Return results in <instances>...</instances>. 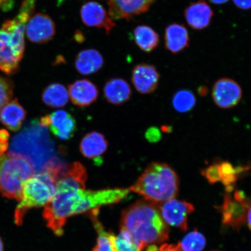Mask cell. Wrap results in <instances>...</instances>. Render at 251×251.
I'll return each mask as SVG.
<instances>
[{
    "label": "cell",
    "mask_w": 251,
    "mask_h": 251,
    "mask_svg": "<svg viewBox=\"0 0 251 251\" xmlns=\"http://www.w3.org/2000/svg\"><path fill=\"white\" fill-rule=\"evenodd\" d=\"M86 169L80 162L68 165L56 184L54 196L45 206L43 218L53 233L61 236L69 218L121 201L130 193L127 188L85 189Z\"/></svg>",
    "instance_id": "obj_1"
},
{
    "label": "cell",
    "mask_w": 251,
    "mask_h": 251,
    "mask_svg": "<svg viewBox=\"0 0 251 251\" xmlns=\"http://www.w3.org/2000/svg\"><path fill=\"white\" fill-rule=\"evenodd\" d=\"M121 228L127 230L146 247L168 240V225L165 222L158 203L138 201L122 213Z\"/></svg>",
    "instance_id": "obj_2"
},
{
    "label": "cell",
    "mask_w": 251,
    "mask_h": 251,
    "mask_svg": "<svg viewBox=\"0 0 251 251\" xmlns=\"http://www.w3.org/2000/svg\"><path fill=\"white\" fill-rule=\"evenodd\" d=\"M36 0H24L17 16L0 28V70L14 75L25 52V27L35 8Z\"/></svg>",
    "instance_id": "obj_3"
},
{
    "label": "cell",
    "mask_w": 251,
    "mask_h": 251,
    "mask_svg": "<svg viewBox=\"0 0 251 251\" xmlns=\"http://www.w3.org/2000/svg\"><path fill=\"white\" fill-rule=\"evenodd\" d=\"M178 187L179 180L174 169L165 163L152 162L128 189L146 200L161 204L175 199Z\"/></svg>",
    "instance_id": "obj_4"
},
{
    "label": "cell",
    "mask_w": 251,
    "mask_h": 251,
    "mask_svg": "<svg viewBox=\"0 0 251 251\" xmlns=\"http://www.w3.org/2000/svg\"><path fill=\"white\" fill-rule=\"evenodd\" d=\"M46 128L39 122H33L14 138L9 153L26 159L32 166L35 174L45 171L53 161L47 159L50 150Z\"/></svg>",
    "instance_id": "obj_5"
},
{
    "label": "cell",
    "mask_w": 251,
    "mask_h": 251,
    "mask_svg": "<svg viewBox=\"0 0 251 251\" xmlns=\"http://www.w3.org/2000/svg\"><path fill=\"white\" fill-rule=\"evenodd\" d=\"M57 182V178L49 171L34 174L25 182L20 202L15 211V224H23L28 210L45 206L54 196Z\"/></svg>",
    "instance_id": "obj_6"
},
{
    "label": "cell",
    "mask_w": 251,
    "mask_h": 251,
    "mask_svg": "<svg viewBox=\"0 0 251 251\" xmlns=\"http://www.w3.org/2000/svg\"><path fill=\"white\" fill-rule=\"evenodd\" d=\"M35 174L30 163L20 156L0 154V194L10 199H21L24 185Z\"/></svg>",
    "instance_id": "obj_7"
},
{
    "label": "cell",
    "mask_w": 251,
    "mask_h": 251,
    "mask_svg": "<svg viewBox=\"0 0 251 251\" xmlns=\"http://www.w3.org/2000/svg\"><path fill=\"white\" fill-rule=\"evenodd\" d=\"M251 201L241 191H236L233 197L227 194L222 206L223 223L234 228H239L246 222Z\"/></svg>",
    "instance_id": "obj_8"
},
{
    "label": "cell",
    "mask_w": 251,
    "mask_h": 251,
    "mask_svg": "<svg viewBox=\"0 0 251 251\" xmlns=\"http://www.w3.org/2000/svg\"><path fill=\"white\" fill-rule=\"evenodd\" d=\"M213 101L218 107L230 109L237 106L243 97L239 84L229 78H222L216 81L212 90Z\"/></svg>",
    "instance_id": "obj_9"
},
{
    "label": "cell",
    "mask_w": 251,
    "mask_h": 251,
    "mask_svg": "<svg viewBox=\"0 0 251 251\" xmlns=\"http://www.w3.org/2000/svg\"><path fill=\"white\" fill-rule=\"evenodd\" d=\"M39 123L48 127L58 139L68 140L74 136L77 130L76 121L70 113L58 110L41 118Z\"/></svg>",
    "instance_id": "obj_10"
},
{
    "label": "cell",
    "mask_w": 251,
    "mask_h": 251,
    "mask_svg": "<svg viewBox=\"0 0 251 251\" xmlns=\"http://www.w3.org/2000/svg\"><path fill=\"white\" fill-rule=\"evenodd\" d=\"M160 211L168 225L186 231L188 216L194 211L192 204L185 201L173 199L161 203Z\"/></svg>",
    "instance_id": "obj_11"
},
{
    "label": "cell",
    "mask_w": 251,
    "mask_h": 251,
    "mask_svg": "<svg viewBox=\"0 0 251 251\" xmlns=\"http://www.w3.org/2000/svg\"><path fill=\"white\" fill-rule=\"evenodd\" d=\"M55 33L54 22L50 16L45 14L38 13L31 16L25 27L27 38L33 43L49 42Z\"/></svg>",
    "instance_id": "obj_12"
},
{
    "label": "cell",
    "mask_w": 251,
    "mask_h": 251,
    "mask_svg": "<svg viewBox=\"0 0 251 251\" xmlns=\"http://www.w3.org/2000/svg\"><path fill=\"white\" fill-rule=\"evenodd\" d=\"M156 0H108V14L113 21L130 20L145 13Z\"/></svg>",
    "instance_id": "obj_13"
},
{
    "label": "cell",
    "mask_w": 251,
    "mask_h": 251,
    "mask_svg": "<svg viewBox=\"0 0 251 251\" xmlns=\"http://www.w3.org/2000/svg\"><path fill=\"white\" fill-rule=\"evenodd\" d=\"M80 14L81 20L86 26L102 28L107 34L116 26L106 9L99 2H87L81 7Z\"/></svg>",
    "instance_id": "obj_14"
},
{
    "label": "cell",
    "mask_w": 251,
    "mask_h": 251,
    "mask_svg": "<svg viewBox=\"0 0 251 251\" xmlns=\"http://www.w3.org/2000/svg\"><path fill=\"white\" fill-rule=\"evenodd\" d=\"M159 78V74L154 66L140 64L133 68L131 80L138 92L149 94L156 90Z\"/></svg>",
    "instance_id": "obj_15"
},
{
    "label": "cell",
    "mask_w": 251,
    "mask_h": 251,
    "mask_svg": "<svg viewBox=\"0 0 251 251\" xmlns=\"http://www.w3.org/2000/svg\"><path fill=\"white\" fill-rule=\"evenodd\" d=\"M69 97L73 104L78 107H87L98 99V88L87 79L75 81L68 86Z\"/></svg>",
    "instance_id": "obj_16"
},
{
    "label": "cell",
    "mask_w": 251,
    "mask_h": 251,
    "mask_svg": "<svg viewBox=\"0 0 251 251\" xmlns=\"http://www.w3.org/2000/svg\"><path fill=\"white\" fill-rule=\"evenodd\" d=\"M213 14L212 9L204 0L191 3L184 10L187 23L192 29L197 30L208 27L211 23Z\"/></svg>",
    "instance_id": "obj_17"
},
{
    "label": "cell",
    "mask_w": 251,
    "mask_h": 251,
    "mask_svg": "<svg viewBox=\"0 0 251 251\" xmlns=\"http://www.w3.org/2000/svg\"><path fill=\"white\" fill-rule=\"evenodd\" d=\"M190 36L187 28L179 24H172L166 28L165 48L172 54H176L189 46Z\"/></svg>",
    "instance_id": "obj_18"
},
{
    "label": "cell",
    "mask_w": 251,
    "mask_h": 251,
    "mask_svg": "<svg viewBox=\"0 0 251 251\" xmlns=\"http://www.w3.org/2000/svg\"><path fill=\"white\" fill-rule=\"evenodd\" d=\"M108 143L101 133L92 131L87 133L81 140L79 150L84 158L99 159L108 149Z\"/></svg>",
    "instance_id": "obj_19"
},
{
    "label": "cell",
    "mask_w": 251,
    "mask_h": 251,
    "mask_svg": "<svg viewBox=\"0 0 251 251\" xmlns=\"http://www.w3.org/2000/svg\"><path fill=\"white\" fill-rule=\"evenodd\" d=\"M132 91L126 81L121 78H113L106 81L103 87V95L109 103L119 105L131 98Z\"/></svg>",
    "instance_id": "obj_20"
},
{
    "label": "cell",
    "mask_w": 251,
    "mask_h": 251,
    "mask_svg": "<svg viewBox=\"0 0 251 251\" xmlns=\"http://www.w3.org/2000/svg\"><path fill=\"white\" fill-rule=\"evenodd\" d=\"M103 59L96 50L87 49L78 53L75 61V67L81 75H90L101 70Z\"/></svg>",
    "instance_id": "obj_21"
},
{
    "label": "cell",
    "mask_w": 251,
    "mask_h": 251,
    "mask_svg": "<svg viewBox=\"0 0 251 251\" xmlns=\"http://www.w3.org/2000/svg\"><path fill=\"white\" fill-rule=\"evenodd\" d=\"M26 117V111L17 99L8 102L0 111V121L14 131L20 129Z\"/></svg>",
    "instance_id": "obj_22"
},
{
    "label": "cell",
    "mask_w": 251,
    "mask_h": 251,
    "mask_svg": "<svg viewBox=\"0 0 251 251\" xmlns=\"http://www.w3.org/2000/svg\"><path fill=\"white\" fill-rule=\"evenodd\" d=\"M99 209L90 212L94 228L98 233L97 243L93 251H117L114 244L115 235L106 231L99 219Z\"/></svg>",
    "instance_id": "obj_23"
},
{
    "label": "cell",
    "mask_w": 251,
    "mask_h": 251,
    "mask_svg": "<svg viewBox=\"0 0 251 251\" xmlns=\"http://www.w3.org/2000/svg\"><path fill=\"white\" fill-rule=\"evenodd\" d=\"M135 43L146 52H151L158 47L160 40L158 34L146 25H140L133 31Z\"/></svg>",
    "instance_id": "obj_24"
},
{
    "label": "cell",
    "mask_w": 251,
    "mask_h": 251,
    "mask_svg": "<svg viewBox=\"0 0 251 251\" xmlns=\"http://www.w3.org/2000/svg\"><path fill=\"white\" fill-rule=\"evenodd\" d=\"M42 99L45 104L50 107H64L69 101L68 91L61 84L53 83L44 90Z\"/></svg>",
    "instance_id": "obj_25"
},
{
    "label": "cell",
    "mask_w": 251,
    "mask_h": 251,
    "mask_svg": "<svg viewBox=\"0 0 251 251\" xmlns=\"http://www.w3.org/2000/svg\"><path fill=\"white\" fill-rule=\"evenodd\" d=\"M114 244L117 251H144L147 247L129 232L122 228L117 236L115 235Z\"/></svg>",
    "instance_id": "obj_26"
},
{
    "label": "cell",
    "mask_w": 251,
    "mask_h": 251,
    "mask_svg": "<svg viewBox=\"0 0 251 251\" xmlns=\"http://www.w3.org/2000/svg\"><path fill=\"white\" fill-rule=\"evenodd\" d=\"M173 106L177 112H187L195 106L196 97L188 90H182L175 94L172 100Z\"/></svg>",
    "instance_id": "obj_27"
},
{
    "label": "cell",
    "mask_w": 251,
    "mask_h": 251,
    "mask_svg": "<svg viewBox=\"0 0 251 251\" xmlns=\"http://www.w3.org/2000/svg\"><path fill=\"white\" fill-rule=\"evenodd\" d=\"M221 181L229 189H233V186L237 179L238 174L242 172L243 168H234L233 165L228 162L218 163Z\"/></svg>",
    "instance_id": "obj_28"
},
{
    "label": "cell",
    "mask_w": 251,
    "mask_h": 251,
    "mask_svg": "<svg viewBox=\"0 0 251 251\" xmlns=\"http://www.w3.org/2000/svg\"><path fill=\"white\" fill-rule=\"evenodd\" d=\"M178 244L182 251H202L205 247L206 240L201 233L195 230L186 235Z\"/></svg>",
    "instance_id": "obj_29"
},
{
    "label": "cell",
    "mask_w": 251,
    "mask_h": 251,
    "mask_svg": "<svg viewBox=\"0 0 251 251\" xmlns=\"http://www.w3.org/2000/svg\"><path fill=\"white\" fill-rule=\"evenodd\" d=\"M14 84L7 78L0 76V111L10 101L14 93Z\"/></svg>",
    "instance_id": "obj_30"
},
{
    "label": "cell",
    "mask_w": 251,
    "mask_h": 251,
    "mask_svg": "<svg viewBox=\"0 0 251 251\" xmlns=\"http://www.w3.org/2000/svg\"><path fill=\"white\" fill-rule=\"evenodd\" d=\"M202 174L209 183H215L216 182L221 181L218 163L204 169Z\"/></svg>",
    "instance_id": "obj_31"
},
{
    "label": "cell",
    "mask_w": 251,
    "mask_h": 251,
    "mask_svg": "<svg viewBox=\"0 0 251 251\" xmlns=\"http://www.w3.org/2000/svg\"><path fill=\"white\" fill-rule=\"evenodd\" d=\"M144 251H182L179 245L164 244L158 247L156 245H151L146 247Z\"/></svg>",
    "instance_id": "obj_32"
},
{
    "label": "cell",
    "mask_w": 251,
    "mask_h": 251,
    "mask_svg": "<svg viewBox=\"0 0 251 251\" xmlns=\"http://www.w3.org/2000/svg\"><path fill=\"white\" fill-rule=\"evenodd\" d=\"M9 134L7 131L0 130V154L4 153L8 149Z\"/></svg>",
    "instance_id": "obj_33"
},
{
    "label": "cell",
    "mask_w": 251,
    "mask_h": 251,
    "mask_svg": "<svg viewBox=\"0 0 251 251\" xmlns=\"http://www.w3.org/2000/svg\"><path fill=\"white\" fill-rule=\"evenodd\" d=\"M146 137L151 142H156L161 139V134L158 128L152 127L147 131Z\"/></svg>",
    "instance_id": "obj_34"
},
{
    "label": "cell",
    "mask_w": 251,
    "mask_h": 251,
    "mask_svg": "<svg viewBox=\"0 0 251 251\" xmlns=\"http://www.w3.org/2000/svg\"><path fill=\"white\" fill-rule=\"evenodd\" d=\"M233 2L238 8L244 10L251 9V0H233Z\"/></svg>",
    "instance_id": "obj_35"
},
{
    "label": "cell",
    "mask_w": 251,
    "mask_h": 251,
    "mask_svg": "<svg viewBox=\"0 0 251 251\" xmlns=\"http://www.w3.org/2000/svg\"><path fill=\"white\" fill-rule=\"evenodd\" d=\"M247 222L248 226H249V228L251 230V205L250 207L249 211H248L247 215Z\"/></svg>",
    "instance_id": "obj_36"
},
{
    "label": "cell",
    "mask_w": 251,
    "mask_h": 251,
    "mask_svg": "<svg viewBox=\"0 0 251 251\" xmlns=\"http://www.w3.org/2000/svg\"><path fill=\"white\" fill-rule=\"evenodd\" d=\"M209 1L216 5H221L225 4V3H226L229 0H209Z\"/></svg>",
    "instance_id": "obj_37"
},
{
    "label": "cell",
    "mask_w": 251,
    "mask_h": 251,
    "mask_svg": "<svg viewBox=\"0 0 251 251\" xmlns=\"http://www.w3.org/2000/svg\"><path fill=\"white\" fill-rule=\"evenodd\" d=\"M3 250H4V245H3L1 238H0V251H3Z\"/></svg>",
    "instance_id": "obj_38"
}]
</instances>
